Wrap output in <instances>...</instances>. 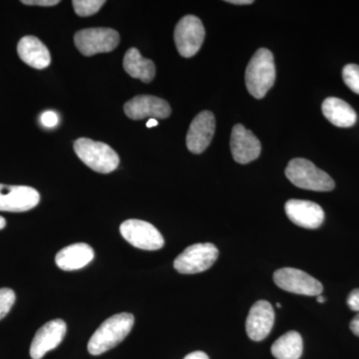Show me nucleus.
<instances>
[{
	"mask_svg": "<svg viewBox=\"0 0 359 359\" xmlns=\"http://www.w3.org/2000/svg\"><path fill=\"white\" fill-rule=\"evenodd\" d=\"M134 321L133 314L127 313L115 314L104 321L89 340V353L100 355L114 348L128 337Z\"/></svg>",
	"mask_w": 359,
	"mask_h": 359,
	"instance_id": "f257e3e1",
	"label": "nucleus"
},
{
	"mask_svg": "<svg viewBox=\"0 0 359 359\" xmlns=\"http://www.w3.org/2000/svg\"><path fill=\"white\" fill-rule=\"evenodd\" d=\"M245 86L250 95L257 99L266 96L276 81L273 55L269 49H259L245 69Z\"/></svg>",
	"mask_w": 359,
	"mask_h": 359,
	"instance_id": "f03ea898",
	"label": "nucleus"
},
{
	"mask_svg": "<svg viewBox=\"0 0 359 359\" xmlns=\"http://www.w3.org/2000/svg\"><path fill=\"white\" fill-rule=\"evenodd\" d=\"M285 176L297 188L316 192H330L334 189V179L311 161L294 158L287 164Z\"/></svg>",
	"mask_w": 359,
	"mask_h": 359,
	"instance_id": "7ed1b4c3",
	"label": "nucleus"
},
{
	"mask_svg": "<svg viewBox=\"0 0 359 359\" xmlns=\"http://www.w3.org/2000/svg\"><path fill=\"white\" fill-rule=\"evenodd\" d=\"M74 151L86 166L98 173L109 174L119 166V156L103 142L79 138L74 142Z\"/></svg>",
	"mask_w": 359,
	"mask_h": 359,
	"instance_id": "20e7f679",
	"label": "nucleus"
},
{
	"mask_svg": "<svg viewBox=\"0 0 359 359\" xmlns=\"http://www.w3.org/2000/svg\"><path fill=\"white\" fill-rule=\"evenodd\" d=\"M218 257L219 250L211 243L192 245L176 257L174 268L184 275L203 273L216 263Z\"/></svg>",
	"mask_w": 359,
	"mask_h": 359,
	"instance_id": "39448f33",
	"label": "nucleus"
},
{
	"mask_svg": "<svg viewBox=\"0 0 359 359\" xmlns=\"http://www.w3.org/2000/svg\"><path fill=\"white\" fill-rule=\"evenodd\" d=\"M119 42V33L112 28H86L74 36L75 46L85 56L113 51Z\"/></svg>",
	"mask_w": 359,
	"mask_h": 359,
	"instance_id": "423d86ee",
	"label": "nucleus"
},
{
	"mask_svg": "<svg viewBox=\"0 0 359 359\" xmlns=\"http://www.w3.org/2000/svg\"><path fill=\"white\" fill-rule=\"evenodd\" d=\"M205 27L195 15H186L179 21L174 32L175 43L180 55L193 57L199 52L205 40Z\"/></svg>",
	"mask_w": 359,
	"mask_h": 359,
	"instance_id": "0eeeda50",
	"label": "nucleus"
},
{
	"mask_svg": "<svg viewBox=\"0 0 359 359\" xmlns=\"http://www.w3.org/2000/svg\"><path fill=\"white\" fill-rule=\"evenodd\" d=\"M122 237L135 248L145 250H157L164 247L162 233L156 226L141 219H127L120 226Z\"/></svg>",
	"mask_w": 359,
	"mask_h": 359,
	"instance_id": "6e6552de",
	"label": "nucleus"
},
{
	"mask_svg": "<svg viewBox=\"0 0 359 359\" xmlns=\"http://www.w3.org/2000/svg\"><path fill=\"white\" fill-rule=\"evenodd\" d=\"M273 282L280 289L292 294L320 295L323 287L313 276L299 269L283 268L273 273Z\"/></svg>",
	"mask_w": 359,
	"mask_h": 359,
	"instance_id": "1a4fd4ad",
	"label": "nucleus"
},
{
	"mask_svg": "<svg viewBox=\"0 0 359 359\" xmlns=\"http://www.w3.org/2000/svg\"><path fill=\"white\" fill-rule=\"evenodd\" d=\"M39 202V193L32 187L0 184V211H29L36 207Z\"/></svg>",
	"mask_w": 359,
	"mask_h": 359,
	"instance_id": "9d476101",
	"label": "nucleus"
},
{
	"mask_svg": "<svg viewBox=\"0 0 359 359\" xmlns=\"http://www.w3.org/2000/svg\"><path fill=\"white\" fill-rule=\"evenodd\" d=\"M124 112L132 120L166 119L171 115V107L164 99L152 95L134 97L124 106Z\"/></svg>",
	"mask_w": 359,
	"mask_h": 359,
	"instance_id": "9b49d317",
	"label": "nucleus"
},
{
	"mask_svg": "<svg viewBox=\"0 0 359 359\" xmlns=\"http://www.w3.org/2000/svg\"><path fill=\"white\" fill-rule=\"evenodd\" d=\"M216 130V120L211 111H202L191 123L187 134V147L193 154H201L209 147Z\"/></svg>",
	"mask_w": 359,
	"mask_h": 359,
	"instance_id": "f8f14e48",
	"label": "nucleus"
},
{
	"mask_svg": "<svg viewBox=\"0 0 359 359\" xmlns=\"http://www.w3.org/2000/svg\"><path fill=\"white\" fill-rule=\"evenodd\" d=\"M230 144L231 155L238 164H249L261 155V142L244 125L233 126Z\"/></svg>",
	"mask_w": 359,
	"mask_h": 359,
	"instance_id": "ddd939ff",
	"label": "nucleus"
},
{
	"mask_svg": "<svg viewBox=\"0 0 359 359\" xmlns=\"http://www.w3.org/2000/svg\"><path fill=\"white\" fill-rule=\"evenodd\" d=\"M65 321L57 318L45 323L35 334L30 346V356L33 359H41L45 354L56 348L65 339L66 334Z\"/></svg>",
	"mask_w": 359,
	"mask_h": 359,
	"instance_id": "4468645a",
	"label": "nucleus"
},
{
	"mask_svg": "<svg viewBox=\"0 0 359 359\" xmlns=\"http://www.w3.org/2000/svg\"><path fill=\"white\" fill-rule=\"evenodd\" d=\"M285 214L287 218L304 229L320 228L325 221V212L316 203L304 200H290L285 203Z\"/></svg>",
	"mask_w": 359,
	"mask_h": 359,
	"instance_id": "2eb2a0df",
	"label": "nucleus"
},
{
	"mask_svg": "<svg viewBox=\"0 0 359 359\" xmlns=\"http://www.w3.org/2000/svg\"><path fill=\"white\" fill-rule=\"evenodd\" d=\"M275 323V311L273 306L266 301L257 302L245 321V330L248 337L255 341L264 340L271 332Z\"/></svg>",
	"mask_w": 359,
	"mask_h": 359,
	"instance_id": "dca6fc26",
	"label": "nucleus"
},
{
	"mask_svg": "<svg viewBox=\"0 0 359 359\" xmlns=\"http://www.w3.org/2000/svg\"><path fill=\"white\" fill-rule=\"evenodd\" d=\"M18 52L21 60L35 69H44L50 65V52L37 37L28 35L21 39Z\"/></svg>",
	"mask_w": 359,
	"mask_h": 359,
	"instance_id": "f3484780",
	"label": "nucleus"
},
{
	"mask_svg": "<svg viewBox=\"0 0 359 359\" xmlns=\"http://www.w3.org/2000/svg\"><path fill=\"white\" fill-rule=\"evenodd\" d=\"M94 250L84 243L67 245L55 257V263L63 271H76L86 266L94 259Z\"/></svg>",
	"mask_w": 359,
	"mask_h": 359,
	"instance_id": "a211bd4d",
	"label": "nucleus"
},
{
	"mask_svg": "<svg viewBox=\"0 0 359 359\" xmlns=\"http://www.w3.org/2000/svg\"><path fill=\"white\" fill-rule=\"evenodd\" d=\"M321 110L328 121L340 128H349L358 120V115L353 108L346 101L335 97L325 99Z\"/></svg>",
	"mask_w": 359,
	"mask_h": 359,
	"instance_id": "6ab92c4d",
	"label": "nucleus"
},
{
	"mask_svg": "<svg viewBox=\"0 0 359 359\" xmlns=\"http://www.w3.org/2000/svg\"><path fill=\"white\" fill-rule=\"evenodd\" d=\"M123 66L130 76L140 79L144 83H150L154 79L156 74L154 62L150 59L144 58L140 51L135 47L130 48L125 53Z\"/></svg>",
	"mask_w": 359,
	"mask_h": 359,
	"instance_id": "aec40b11",
	"label": "nucleus"
},
{
	"mask_svg": "<svg viewBox=\"0 0 359 359\" xmlns=\"http://www.w3.org/2000/svg\"><path fill=\"white\" fill-rule=\"evenodd\" d=\"M304 351L302 335L294 330L282 335L271 346V354L276 359H299Z\"/></svg>",
	"mask_w": 359,
	"mask_h": 359,
	"instance_id": "412c9836",
	"label": "nucleus"
},
{
	"mask_svg": "<svg viewBox=\"0 0 359 359\" xmlns=\"http://www.w3.org/2000/svg\"><path fill=\"white\" fill-rule=\"evenodd\" d=\"M106 4L104 0H73V8L81 18L94 15Z\"/></svg>",
	"mask_w": 359,
	"mask_h": 359,
	"instance_id": "4be33fe9",
	"label": "nucleus"
},
{
	"mask_svg": "<svg viewBox=\"0 0 359 359\" xmlns=\"http://www.w3.org/2000/svg\"><path fill=\"white\" fill-rule=\"evenodd\" d=\"M344 83L354 93L359 94V65H347L342 70Z\"/></svg>",
	"mask_w": 359,
	"mask_h": 359,
	"instance_id": "5701e85b",
	"label": "nucleus"
},
{
	"mask_svg": "<svg viewBox=\"0 0 359 359\" xmlns=\"http://www.w3.org/2000/svg\"><path fill=\"white\" fill-rule=\"evenodd\" d=\"M15 299V292L13 290L8 287L0 289V320L6 318L7 313L11 311Z\"/></svg>",
	"mask_w": 359,
	"mask_h": 359,
	"instance_id": "b1692460",
	"label": "nucleus"
},
{
	"mask_svg": "<svg viewBox=\"0 0 359 359\" xmlns=\"http://www.w3.org/2000/svg\"><path fill=\"white\" fill-rule=\"evenodd\" d=\"M41 123L45 127H49V128L56 126L58 123L57 115L52 111H47L41 116Z\"/></svg>",
	"mask_w": 359,
	"mask_h": 359,
	"instance_id": "393cba45",
	"label": "nucleus"
},
{
	"mask_svg": "<svg viewBox=\"0 0 359 359\" xmlns=\"http://www.w3.org/2000/svg\"><path fill=\"white\" fill-rule=\"evenodd\" d=\"M347 306L353 311L359 313V289L351 290L348 297H347Z\"/></svg>",
	"mask_w": 359,
	"mask_h": 359,
	"instance_id": "a878e982",
	"label": "nucleus"
},
{
	"mask_svg": "<svg viewBox=\"0 0 359 359\" xmlns=\"http://www.w3.org/2000/svg\"><path fill=\"white\" fill-rule=\"evenodd\" d=\"M21 2L26 6H54L60 4L59 0H22Z\"/></svg>",
	"mask_w": 359,
	"mask_h": 359,
	"instance_id": "bb28decb",
	"label": "nucleus"
},
{
	"mask_svg": "<svg viewBox=\"0 0 359 359\" xmlns=\"http://www.w3.org/2000/svg\"><path fill=\"white\" fill-rule=\"evenodd\" d=\"M349 327H351V330L353 332V334H355L356 337H359V313L356 314V316H354L353 320L351 321Z\"/></svg>",
	"mask_w": 359,
	"mask_h": 359,
	"instance_id": "cd10ccee",
	"label": "nucleus"
},
{
	"mask_svg": "<svg viewBox=\"0 0 359 359\" xmlns=\"http://www.w3.org/2000/svg\"><path fill=\"white\" fill-rule=\"evenodd\" d=\"M184 359H210L203 351H194V353L188 354Z\"/></svg>",
	"mask_w": 359,
	"mask_h": 359,
	"instance_id": "c85d7f7f",
	"label": "nucleus"
},
{
	"mask_svg": "<svg viewBox=\"0 0 359 359\" xmlns=\"http://www.w3.org/2000/svg\"><path fill=\"white\" fill-rule=\"evenodd\" d=\"M229 4H236V6H249L254 4L252 0H228Z\"/></svg>",
	"mask_w": 359,
	"mask_h": 359,
	"instance_id": "c756f323",
	"label": "nucleus"
},
{
	"mask_svg": "<svg viewBox=\"0 0 359 359\" xmlns=\"http://www.w3.org/2000/svg\"><path fill=\"white\" fill-rule=\"evenodd\" d=\"M157 125H158V121L156 119H150L147 122V127H148V128H151V127L157 126Z\"/></svg>",
	"mask_w": 359,
	"mask_h": 359,
	"instance_id": "7c9ffc66",
	"label": "nucleus"
},
{
	"mask_svg": "<svg viewBox=\"0 0 359 359\" xmlns=\"http://www.w3.org/2000/svg\"><path fill=\"white\" fill-rule=\"evenodd\" d=\"M6 226V221L4 217L0 216V230L4 228Z\"/></svg>",
	"mask_w": 359,
	"mask_h": 359,
	"instance_id": "2f4dec72",
	"label": "nucleus"
},
{
	"mask_svg": "<svg viewBox=\"0 0 359 359\" xmlns=\"http://www.w3.org/2000/svg\"><path fill=\"white\" fill-rule=\"evenodd\" d=\"M318 302H320V304H323V302H325V299L323 295H318Z\"/></svg>",
	"mask_w": 359,
	"mask_h": 359,
	"instance_id": "473e14b6",
	"label": "nucleus"
},
{
	"mask_svg": "<svg viewBox=\"0 0 359 359\" xmlns=\"http://www.w3.org/2000/svg\"><path fill=\"white\" fill-rule=\"evenodd\" d=\"M276 306H278V309L282 308V304H280V302H278Z\"/></svg>",
	"mask_w": 359,
	"mask_h": 359,
	"instance_id": "72a5a7b5",
	"label": "nucleus"
}]
</instances>
